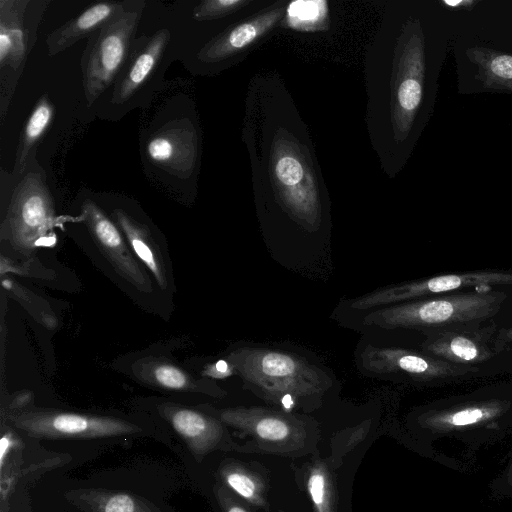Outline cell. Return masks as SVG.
I'll list each match as a JSON object with an SVG mask.
<instances>
[{
    "label": "cell",
    "mask_w": 512,
    "mask_h": 512,
    "mask_svg": "<svg viewBox=\"0 0 512 512\" xmlns=\"http://www.w3.org/2000/svg\"><path fill=\"white\" fill-rule=\"evenodd\" d=\"M444 4L449 6L450 8H468L470 9L476 2L475 1H444Z\"/></svg>",
    "instance_id": "31"
},
{
    "label": "cell",
    "mask_w": 512,
    "mask_h": 512,
    "mask_svg": "<svg viewBox=\"0 0 512 512\" xmlns=\"http://www.w3.org/2000/svg\"><path fill=\"white\" fill-rule=\"evenodd\" d=\"M160 411L195 456H204L222 438V424L211 416L171 403L162 405Z\"/></svg>",
    "instance_id": "14"
},
{
    "label": "cell",
    "mask_w": 512,
    "mask_h": 512,
    "mask_svg": "<svg viewBox=\"0 0 512 512\" xmlns=\"http://www.w3.org/2000/svg\"><path fill=\"white\" fill-rule=\"evenodd\" d=\"M171 43L168 29L151 36L137 38L130 54L110 88V114L121 117L134 107H147L156 89L163 82V74Z\"/></svg>",
    "instance_id": "4"
},
{
    "label": "cell",
    "mask_w": 512,
    "mask_h": 512,
    "mask_svg": "<svg viewBox=\"0 0 512 512\" xmlns=\"http://www.w3.org/2000/svg\"><path fill=\"white\" fill-rule=\"evenodd\" d=\"M246 4H248V1L205 0L193 9L192 17L197 21L217 19L233 13Z\"/></svg>",
    "instance_id": "25"
},
{
    "label": "cell",
    "mask_w": 512,
    "mask_h": 512,
    "mask_svg": "<svg viewBox=\"0 0 512 512\" xmlns=\"http://www.w3.org/2000/svg\"><path fill=\"white\" fill-rule=\"evenodd\" d=\"M307 489L315 512H334L333 496L327 470L324 465H314L307 478Z\"/></svg>",
    "instance_id": "23"
},
{
    "label": "cell",
    "mask_w": 512,
    "mask_h": 512,
    "mask_svg": "<svg viewBox=\"0 0 512 512\" xmlns=\"http://www.w3.org/2000/svg\"><path fill=\"white\" fill-rule=\"evenodd\" d=\"M16 439L9 432H6L2 435L0 440V467L1 470L5 464V459L8 454L11 452L13 448L16 446Z\"/></svg>",
    "instance_id": "29"
},
{
    "label": "cell",
    "mask_w": 512,
    "mask_h": 512,
    "mask_svg": "<svg viewBox=\"0 0 512 512\" xmlns=\"http://www.w3.org/2000/svg\"><path fill=\"white\" fill-rule=\"evenodd\" d=\"M142 145L143 161L146 168L154 169L153 174L186 180L197 169L198 129L188 116L166 119L153 131L145 133Z\"/></svg>",
    "instance_id": "7"
},
{
    "label": "cell",
    "mask_w": 512,
    "mask_h": 512,
    "mask_svg": "<svg viewBox=\"0 0 512 512\" xmlns=\"http://www.w3.org/2000/svg\"><path fill=\"white\" fill-rule=\"evenodd\" d=\"M358 363L363 373L382 379L427 381L463 372L456 366L398 347L366 345L359 352Z\"/></svg>",
    "instance_id": "10"
},
{
    "label": "cell",
    "mask_w": 512,
    "mask_h": 512,
    "mask_svg": "<svg viewBox=\"0 0 512 512\" xmlns=\"http://www.w3.org/2000/svg\"><path fill=\"white\" fill-rule=\"evenodd\" d=\"M144 6V1H130L122 13L88 38L81 57L82 83L88 106L113 86L136 40Z\"/></svg>",
    "instance_id": "3"
},
{
    "label": "cell",
    "mask_w": 512,
    "mask_h": 512,
    "mask_svg": "<svg viewBox=\"0 0 512 512\" xmlns=\"http://www.w3.org/2000/svg\"><path fill=\"white\" fill-rule=\"evenodd\" d=\"M48 2L32 15L30 0L0 1L1 120H4L18 79L31 51Z\"/></svg>",
    "instance_id": "6"
},
{
    "label": "cell",
    "mask_w": 512,
    "mask_h": 512,
    "mask_svg": "<svg viewBox=\"0 0 512 512\" xmlns=\"http://www.w3.org/2000/svg\"><path fill=\"white\" fill-rule=\"evenodd\" d=\"M12 424L36 438H103L137 433L122 419L60 411H29L9 417Z\"/></svg>",
    "instance_id": "8"
},
{
    "label": "cell",
    "mask_w": 512,
    "mask_h": 512,
    "mask_svg": "<svg viewBox=\"0 0 512 512\" xmlns=\"http://www.w3.org/2000/svg\"><path fill=\"white\" fill-rule=\"evenodd\" d=\"M504 299L493 291L417 299L366 312L363 324L392 330L469 322L493 315Z\"/></svg>",
    "instance_id": "2"
},
{
    "label": "cell",
    "mask_w": 512,
    "mask_h": 512,
    "mask_svg": "<svg viewBox=\"0 0 512 512\" xmlns=\"http://www.w3.org/2000/svg\"><path fill=\"white\" fill-rule=\"evenodd\" d=\"M219 500L225 512H248L244 507L227 497L223 492H219Z\"/></svg>",
    "instance_id": "30"
},
{
    "label": "cell",
    "mask_w": 512,
    "mask_h": 512,
    "mask_svg": "<svg viewBox=\"0 0 512 512\" xmlns=\"http://www.w3.org/2000/svg\"><path fill=\"white\" fill-rule=\"evenodd\" d=\"M221 476L226 485L248 502L264 506L266 504L261 480L252 472L234 465L226 466Z\"/></svg>",
    "instance_id": "22"
},
{
    "label": "cell",
    "mask_w": 512,
    "mask_h": 512,
    "mask_svg": "<svg viewBox=\"0 0 512 512\" xmlns=\"http://www.w3.org/2000/svg\"><path fill=\"white\" fill-rule=\"evenodd\" d=\"M130 1H102L94 3L79 15L52 31L46 38L49 56H55L78 41L89 38L111 19L122 13Z\"/></svg>",
    "instance_id": "13"
},
{
    "label": "cell",
    "mask_w": 512,
    "mask_h": 512,
    "mask_svg": "<svg viewBox=\"0 0 512 512\" xmlns=\"http://www.w3.org/2000/svg\"><path fill=\"white\" fill-rule=\"evenodd\" d=\"M54 117V106L47 96L39 98L28 116L16 149L15 164L12 176H19L29 163L32 152L48 131Z\"/></svg>",
    "instance_id": "19"
},
{
    "label": "cell",
    "mask_w": 512,
    "mask_h": 512,
    "mask_svg": "<svg viewBox=\"0 0 512 512\" xmlns=\"http://www.w3.org/2000/svg\"><path fill=\"white\" fill-rule=\"evenodd\" d=\"M424 56L422 42L413 39L403 57L404 73L396 91L397 112L403 129H407L421 103L423 95Z\"/></svg>",
    "instance_id": "18"
},
{
    "label": "cell",
    "mask_w": 512,
    "mask_h": 512,
    "mask_svg": "<svg viewBox=\"0 0 512 512\" xmlns=\"http://www.w3.org/2000/svg\"><path fill=\"white\" fill-rule=\"evenodd\" d=\"M219 414L223 423L266 442L284 444L299 441L304 435L298 419L264 408H229Z\"/></svg>",
    "instance_id": "12"
},
{
    "label": "cell",
    "mask_w": 512,
    "mask_h": 512,
    "mask_svg": "<svg viewBox=\"0 0 512 512\" xmlns=\"http://www.w3.org/2000/svg\"><path fill=\"white\" fill-rule=\"evenodd\" d=\"M84 221L102 254L114 269L141 292L149 293L152 285L148 274L132 254V250L115 222L91 199L81 206Z\"/></svg>",
    "instance_id": "11"
},
{
    "label": "cell",
    "mask_w": 512,
    "mask_h": 512,
    "mask_svg": "<svg viewBox=\"0 0 512 512\" xmlns=\"http://www.w3.org/2000/svg\"><path fill=\"white\" fill-rule=\"evenodd\" d=\"M492 413V410L486 408H466L450 415L442 416L436 420V423L452 426H465L482 421L488 418Z\"/></svg>",
    "instance_id": "27"
},
{
    "label": "cell",
    "mask_w": 512,
    "mask_h": 512,
    "mask_svg": "<svg viewBox=\"0 0 512 512\" xmlns=\"http://www.w3.org/2000/svg\"><path fill=\"white\" fill-rule=\"evenodd\" d=\"M69 496L86 512H162L142 499L124 492L79 490Z\"/></svg>",
    "instance_id": "20"
},
{
    "label": "cell",
    "mask_w": 512,
    "mask_h": 512,
    "mask_svg": "<svg viewBox=\"0 0 512 512\" xmlns=\"http://www.w3.org/2000/svg\"><path fill=\"white\" fill-rule=\"evenodd\" d=\"M236 374L235 368L228 360H218L213 364L206 365L202 375L210 379H225Z\"/></svg>",
    "instance_id": "28"
},
{
    "label": "cell",
    "mask_w": 512,
    "mask_h": 512,
    "mask_svg": "<svg viewBox=\"0 0 512 512\" xmlns=\"http://www.w3.org/2000/svg\"><path fill=\"white\" fill-rule=\"evenodd\" d=\"M227 360L246 388L284 408L296 402L317 401L334 384L323 368L285 350L244 346L231 351Z\"/></svg>",
    "instance_id": "1"
},
{
    "label": "cell",
    "mask_w": 512,
    "mask_h": 512,
    "mask_svg": "<svg viewBox=\"0 0 512 512\" xmlns=\"http://www.w3.org/2000/svg\"><path fill=\"white\" fill-rule=\"evenodd\" d=\"M111 218L134 254L151 271L159 287L165 290L168 287L167 264L149 227L121 208L114 209Z\"/></svg>",
    "instance_id": "17"
},
{
    "label": "cell",
    "mask_w": 512,
    "mask_h": 512,
    "mask_svg": "<svg viewBox=\"0 0 512 512\" xmlns=\"http://www.w3.org/2000/svg\"><path fill=\"white\" fill-rule=\"evenodd\" d=\"M322 2L316 1H297L290 4L288 8V17L291 24L302 25V23H312L318 19L323 9L319 7Z\"/></svg>",
    "instance_id": "26"
},
{
    "label": "cell",
    "mask_w": 512,
    "mask_h": 512,
    "mask_svg": "<svg viewBox=\"0 0 512 512\" xmlns=\"http://www.w3.org/2000/svg\"><path fill=\"white\" fill-rule=\"evenodd\" d=\"M133 373L144 383L161 389L204 393L216 397L226 394L214 382L196 379L177 365L160 358L138 360L133 366Z\"/></svg>",
    "instance_id": "16"
},
{
    "label": "cell",
    "mask_w": 512,
    "mask_h": 512,
    "mask_svg": "<svg viewBox=\"0 0 512 512\" xmlns=\"http://www.w3.org/2000/svg\"><path fill=\"white\" fill-rule=\"evenodd\" d=\"M484 84L493 89L512 91V56L485 48L471 50Z\"/></svg>",
    "instance_id": "21"
},
{
    "label": "cell",
    "mask_w": 512,
    "mask_h": 512,
    "mask_svg": "<svg viewBox=\"0 0 512 512\" xmlns=\"http://www.w3.org/2000/svg\"><path fill=\"white\" fill-rule=\"evenodd\" d=\"M512 285V273L479 272L449 274L403 284L387 286L360 297L350 299L348 307L354 311H366L420 299L470 286Z\"/></svg>",
    "instance_id": "9"
},
{
    "label": "cell",
    "mask_w": 512,
    "mask_h": 512,
    "mask_svg": "<svg viewBox=\"0 0 512 512\" xmlns=\"http://www.w3.org/2000/svg\"><path fill=\"white\" fill-rule=\"evenodd\" d=\"M426 349L436 355L461 362L479 360L482 356L478 346L472 340L463 336L453 337L449 342L443 340L428 342Z\"/></svg>",
    "instance_id": "24"
},
{
    "label": "cell",
    "mask_w": 512,
    "mask_h": 512,
    "mask_svg": "<svg viewBox=\"0 0 512 512\" xmlns=\"http://www.w3.org/2000/svg\"><path fill=\"white\" fill-rule=\"evenodd\" d=\"M19 177L1 225V234L14 249L28 254L52 227L55 204L43 171L28 170Z\"/></svg>",
    "instance_id": "5"
},
{
    "label": "cell",
    "mask_w": 512,
    "mask_h": 512,
    "mask_svg": "<svg viewBox=\"0 0 512 512\" xmlns=\"http://www.w3.org/2000/svg\"><path fill=\"white\" fill-rule=\"evenodd\" d=\"M279 10L259 18L238 24L207 42L197 54L203 65L224 63L228 58L248 48L277 20Z\"/></svg>",
    "instance_id": "15"
}]
</instances>
